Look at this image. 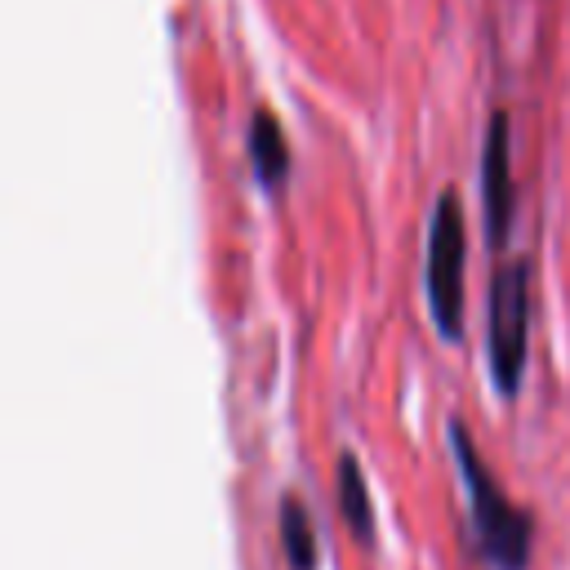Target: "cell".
Instances as JSON below:
<instances>
[{
    "label": "cell",
    "mask_w": 570,
    "mask_h": 570,
    "mask_svg": "<svg viewBox=\"0 0 570 570\" xmlns=\"http://www.w3.org/2000/svg\"><path fill=\"white\" fill-rule=\"evenodd\" d=\"M450 450H454V463H459L463 485H468V512H472V534L481 543V557L494 570H525L530 566V539H534L530 517L485 472L463 423H450Z\"/></svg>",
    "instance_id": "obj_1"
},
{
    "label": "cell",
    "mask_w": 570,
    "mask_h": 570,
    "mask_svg": "<svg viewBox=\"0 0 570 570\" xmlns=\"http://www.w3.org/2000/svg\"><path fill=\"white\" fill-rule=\"evenodd\" d=\"M463 263H468V236H463V205L459 191H441L428 218V312L445 343L463 330Z\"/></svg>",
    "instance_id": "obj_2"
},
{
    "label": "cell",
    "mask_w": 570,
    "mask_h": 570,
    "mask_svg": "<svg viewBox=\"0 0 570 570\" xmlns=\"http://www.w3.org/2000/svg\"><path fill=\"white\" fill-rule=\"evenodd\" d=\"M525 334H530V267L517 258L494 272L490 281V312H485V347H490V379L503 396H517L525 374Z\"/></svg>",
    "instance_id": "obj_3"
},
{
    "label": "cell",
    "mask_w": 570,
    "mask_h": 570,
    "mask_svg": "<svg viewBox=\"0 0 570 570\" xmlns=\"http://www.w3.org/2000/svg\"><path fill=\"white\" fill-rule=\"evenodd\" d=\"M512 134L508 116L494 111L481 147V214H485V236L490 245H503L512 232Z\"/></svg>",
    "instance_id": "obj_4"
},
{
    "label": "cell",
    "mask_w": 570,
    "mask_h": 570,
    "mask_svg": "<svg viewBox=\"0 0 570 570\" xmlns=\"http://www.w3.org/2000/svg\"><path fill=\"white\" fill-rule=\"evenodd\" d=\"M249 160H254V178L263 183V191L285 187V178H289V142H285V129L276 125V116L267 107L254 111V125H249Z\"/></svg>",
    "instance_id": "obj_5"
},
{
    "label": "cell",
    "mask_w": 570,
    "mask_h": 570,
    "mask_svg": "<svg viewBox=\"0 0 570 570\" xmlns=\"http://www.w3.org/2000/svg\"><path fill=\"white\" fill-rule=\"evenodd\" d=\"M338 508H343V521L356 539H374V508H370V490H365V472L356 463V454H343L338 459Z\"/></svg>",
    "instance_id": "obj_6"
},
{
    "label": "cell",
    "mask_w": 570,
    "mask_h": 570,
    "mask_svg": "<svg viewBox=\"0 0 570 570\" xmlns=\"http://www.w3.org/2000/svg\"><path fill=\"white\" fill-rule=\"evenodd\" d=\"M281 548H285L289 570H316V534H312V517H307V508H303L294 494L281 499Z\"/></svg>",
    "instance_id": "obj_7"
}]
</instances>
